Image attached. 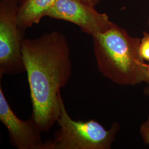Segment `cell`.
Returning <instances> with one entry per match:
<instances>
[{"label": "cell", "instance_id": "6da1fadb", "mask_svg": "<svg viewBox=\"0 0 149 149\" xmlns=\"http://www.w3.org/2000/svg\"><path fill=\"white\" fill-rule=\"evenodd\" d=\"M22 54L32 104V117L43 132L59 118L60 90L72 72L69 45L65 35L54 31L34 39L24 38Z\"/></svg>", "mask_w": 149, "mask_h": 149}, {"label": "cell", "instance_id": "7a4b0ae2", "mask_svg": "<svg viewBox=\"0 0 149 149\" xmlns=\"http://www.w3.org/2000/svg\"><path fill=\"white\" fill-rule=\"evenodd\" d=\"M92 37L96 65L103 76L119 85L149 84L148 64L139 53L141 39L116 24Z\"/></svg>", "mask_w": 149, "mask_h": 149}, {"label": "cell", "instance_id": "3957f363", "mask_svg": "<svg viewBox=\"0 0 149 149\" xmlns=\"http://www.w3.org/2000/svg\"><path fill=\"white\" fill-rule=\"evenodd\" d=\"M57 123L59 129L53 139L44 141L42 149H110L119 130L117 122L106 130L95 120H74L67 112L63 100Z\"/></svg>", "mask_w": 149, "mask_h": 149}, {"label": "cell", "instance_id": "277c9868", "mask_svg": "<svg viewBox=\"0 0 149 149\" xmlns=\"http://www.w3.org/2000/svg\"><path fill=\"white\" fill-rule=\"evenodd\" d=\"M18 2H0V78L26 72L22 45L25 31L17 22Z\"/></svg>", "mask_w": 149, "mask_h": 149}, {"label": "cell", "instance_id": "5b68a950", "mask_svg": "<svg viewBox=\"0 0 149 149\" xmlns=\"http://www.w3.org/2000/svg\"><path fill=\"white\" fill-rule=\"evenodd\" d=\"M47 17L73 23L91 36L106 32L114 24L106 13L83 0H57Z\"/></svg>", "mask_w": 149, "mask_h": 149}, {"label": "cell", "instance_id": "8992f818", "mask_svg": "<svg viewBox=\"0 0 149 149\" xmlns=\"http://www.w3.org/2000/svg\"><path fill=\"white\" fill-rule=\"evenodd\" d=\"M0 121L8 130L11 144L18 149H42L43 131L34 119L22 120L13 111L0 85Z\"/></svg>", "mask_w": 149, "mask_h": 149}, {"label": "cell", "instance_id": "52a82bcc", "mask_svg": "<svg viewBox=\"0 0 149 149\" xmlns=\"http://www.w3.org/2000/svg\"><path fill=\"white\" fill-rule=\"evenodd\" d=\"M57 0H19L18 5L17 22L19 28H28L39 23Z\"/></svg>", "mask_w": 149, "mask_h": 149}, {"label": "cell", "instance_id": "ba28073f", "mask_svg": "<svg viewBox=\"0 0 149 149\" xmlns=\"http://www.w3.org/2000/svg\"><path fill=\"white\" fill-rule=\"evenodd\" d=\"M139 53L144 60L149 61V33L143 32V37L139 45Z\"/></svg>", "mask_w": 149, "mask_h": 149}, {"label": "cell", "instance_id": "9c48e42d", "mask_svg": "<svg viewBox=\"0 0 149 149\" xmlns=\"http://www.w3.org/2000/svg\"><path fill=\"white\" fill-rule=\"evenodd\" d=\"M139 132L144 141V144L149 145V117L140 125Z\"/></svg>", "mask_w": 149, "mask_h": 149}, {"label": "cell", "instance_id": "30bf717a", "mask_svg": "<svg viewBox=\"0 0 149 149\" xmlns=\"http://www.w3.org/2000/svg\"><path fill=\"white\" fill-rule=\"evenodd\" d=\"M85 2L90 5L96 7V6L98 5L101 0H83Z\"/></svg>", "mask_w": 149, "mask_h": 149}, {"label": "cell", "instance_id": "8fae6325", "mask_svg": "<svg viewBox=\"0 0 149 149\" xmlns=\"http://www.w3.org/2000/svg\"><path fill=\"white\" fill-rule=\"evenodd\" d=\"M144 93L145 95L149 96V86L146 87L144 88Z\"/></svg>", "mask_w": 149, "mask_h": 149}, {"label": "cell", "instance_id": "7c38bea8", "mask_svg": "<svg viewBox=\"0 0 149 149\" xmlns=\"http://www.w3.org/2000/svg\"><path fill=\"white\" fill-rule=\"evenodd\" d=\"M19 0H0V2H19Z\"/></svg>", "mask_w": 149, "mask_h": 149}, {"label": "cell", "instance_id": "4fadbf2b", "mask_svg": "<svg viewBox=\"0 0 149 149\" xmlns=\"http://www.w3.org/2000/svg\"><path fill=\"white\" fill-rule=\"evenodd\" d=\"M147 69H148V76H149V64H148V66H147Z\"/></svg>", "mask_w": 149, "mask_h": 149}, {"label": "cell", "instance_id": "5bb4252c", "mask_svg": "<svg viewBox=\"0 0 149 149\" xmlns=\"http://www.w3.org/2000/svg\"><path fill=\"white\" fill-rule=\"evenodd\" d=\"M148 27L149 28V17L148 18Z\"/></svg>", "mask_w": 149, "mask_h": 149}]
</instances>
